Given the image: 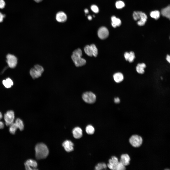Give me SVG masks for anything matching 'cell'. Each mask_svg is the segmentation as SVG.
<instances>
[{
  "instance_id": "6da1fadb",
  "label": "cell",
  "mask_w": 170,
  "mask_h": 170,
  "mask_svg": "<svg viewBox=\"0 0 170 170\" xmlns=\"http://www.w3.org/2000/svg\"><path fill=\"white\" fill-rule=\"evenodd\" d=\"M35 150L36 157L38 160L45 158L48 155L49 153L47 146L42 143L37 144L35 147Z\"/></svg>"
},
{
  "instance_id": "7a4b0ae2",
  "label": "cell",
  "mask_w": 170,
  "mask_h": 170,
  "mask_svg": "<svg viewBox=\"0 0 170 170\" xmlns=\"http://www.w3.org/2000/svg\"><path fill=\"white\" fill-rule=\"evenodd\" d=\"M82 52L79 48L74 51L72 52L71 58L75 65L77 67L82 66L86 63L85 60L81 57Z\"/></svg>"
},
{
  "instance_id": "3957f363",
  "label": "cell",
  "mask_w": 170,
  "mask_h": 170,
  "mask_svg": "<svg viewBox=\"0 0 170 170\" xmlns=\"http://www.w3.org/2000/svg\"><path fill=\"white\" fill-rule=\"evenodd\" d=\"M43 67L41 65L37 64L35 65L30 71V74L32 78L35 79L40 77L44 71Z\"/></svg>"
},
{
  "instance_id": "277c9868",
  "label": "cell",
  "mask_w": 170,
  "mask_h": 170,
  "mask_svg": "<svg viewBox=\"0 0 170 170\" xmlns=\"http://www.w3.org/2000/svg\"><path fill=\"white\" fill-rule=\"evenodd\" d=\"M82 98L85 102L90 104L94 103L96 100L95 94L91 92H86L82 95Z\"/></svg>"
},
{
  "instance_id": "5b68a950",
  "label": "cell",
  "mask_w": 170,
  "mask_h": 170,
  "mask_svg": "<svg viewBox=\"0 0 170 170\" xmlns=\"http://www.w3.org/2000/svg\"><path fill=\"white\" fill-rule=\"evenodd\" d=\"M15 117L14 113L12 110H8L4 114V117L6 126H9L14 122Z\"/></svg>"
},
{
  "instance_id": "8992f818",
  "label": "cell",
  "mask_w": 170,
  "mask_h": 170,
  "mask_svg": "<svg viewBox=\"0 0 170 170\" xmlns=\"http://www.w3.org/2000/svg\"><path fill=\"white\" fill-rule=\"evenodd\" d=\"M142 137L136 135H132L129 139V141L131 144L135 147L140 146L142 144Z\"/></svg>"
},
{
  "instance_id": "52a82bcc",
  "label": "cell",
  "mask_w": 170,
  "mask_h": 170,
  "mask_svg": "<svg viewBox=\"0 0 170 170\" xmlns=\"http://www.w3.org/2000/svg\"><path fill=\"white\" fill-rule=\"evenodd\" d=\"M7 62L8 66L11 68H13L16 66L17 63V59L14 55L10 54L6 56Z\"/></svg>"
},
{
  "instance_id": "ba28073f",
  "label": "cell",
  "mask_w": 170,
  "mask_h": 170,
  "mask_svg": "<svg viewBox=\"0 0 170 170\" xmlns=\"http://www.w3.org/2000/svg\"><path fill=\"white\" fill-rule=\"evenodd\" d=\"M25 169L27 170H37V164L35 160L31 159L27 160L24 164Z\"/></svg>"
},
{
  "instance_id": "9c48e42d",
  "label": "cell",
  "mask_w": 170,
  "mask_h": 170,
  "mask_svg": "<svg viewBox=\"0 0 170 170\" xmlns=\"http://www.w3.org/2000/svg\"><path fill=\"white\" fill-rule=\"evenodd\" d=\"M98 37L101 39H104L108 36L109 32L107 29L105 27H102L98 30Z\"/></svg>"
},
{
  "instance_id": "30bf717a",
  "label": "cell",
  "mask_w": 170,
  "mask_h": 170,
  "mask_svg": "<svg viewBox=\"0 0 170 170\" xmlns=\"http://www.w3.org/2000/svg\"><path fill=\"white\" fill-rule=\"evenodd\" d=\"M118 159L116 157L113 156L109 160V163L107 164L108 167L110 169L116 170L118 164L119 162Z\"/></svg>"
},
{
  "instance_id": "8fae6325",
  "label": "cell",
  "mask_w": 170,
  "mask_h": 170,
  "mask_svg": "<svg viewBox=\"0 0 170 170\" xmlns=\"http://www.w3.org/2000/svg\"><path fill=\"white\" fill-rule=\"evenodd\" d=\"M56 19L58 22L63 23L66 21L67 19V17L64 12L60 11L57 13L56 16Z\"/></svg>"
},
{
  "instance_id": "7c38bea8",
  "label": "cell",
  "mask_w": 170,
  "mask_h": 170,
  "mask_svg": "<svg viewBox=\"0 0 170 170\" xmlns=\"http://www.w3.org/2000/svg\"><path fill=\"white\" fill-rule=\"evenodd\" d=\"M62 146L66 151L70 152L74 149L73 143L70 140H66L63 143Z\"/></svg>"
},
{
  "instance_id": "4fadbf2b",
  "label": "cell",
  "mask_w": 170,
  "mask_h": 170,
  "mask_svg": "<svg viewBox=\"0 0 170 170\" xmlns=\"http://www.w3.org/2000/svg\"><path fill=\"white\" fill-rule=\"evenodd\" d=\"M72 133L74 137L76 139L81 138L83 134L82 130L79 127L74 128L72 130Z\"/></svg>"
},
{
  "instance_id": "5bb4252c",
  "label": "cell",
  "mask_w": 170,
  "mask_h": 170,
  "mask_svg": "<svg viewBox=\"0 0 170 170\" xmlns=\"http://www.w3.org/2000/svg\"><path fill=\"white\" fill-rule=\"evenodd\" d=\"M130 159V157L128 154H123L121 156L120 162L124 166H126L129 164Z\"/></svg>"
},
{
  "instance_id": "9a60e30c",
  "label": "cell",
  "mask_w": 170,
  "mask_h": 170,
  "mask_svg": "<svg viewBox=\"0 0 170 170\" xmlns=\"http://www.w3.org/2000/svg\"><path fill=\"white\" fill-rule=\"evenodd\" d=\"M113 77L115 81L117 83H119L122 81L124 79L123 74L121 72H118L115 73L113 76Z\"/></svg>"
},
{
  "instance_id": "2e32d148",
  "label": "cell",
  "mask_w": 170,
  "mask_h": 170,
  "mask_svg": "<svg viewBox=\"0 0 170 170\" xmlns=\"http://www.w3.org/2000/svg\"><path fill=\"white\" fill-rule=\"evenodd\" d=\"M112 21L111 25L114 28H116L117 26H120L121 23V20L119 19L116 18L115 16H113L111 17Z\"/></svg>"
},
{
  "instance_id": "e0dca14e",
  "label": "cell",
  "mask_w": 170,
  "mask_h": 170,
  "mask_svg": "<svg viewBox=\"0 0 170 170\" xmlns=\"http://www.w3.org/2000/svg\"><path fill=\"white\" fill-rule=\"evenodd\" d=\"M161 13L163 16L169 19L170 17V5L162 9L161 10Z\"/></svg>"
},
{
  "instance_id": "ac0fdd59",
  "label": "cell",
  "mask_w": 170,
  "mask_h": 170,
  "mask_svg": "<svg viewBox=\"0 0 170 170\" xmlns=\"http://www.w3.org/2000/svg\"><path fill=\"white\" fill-rule=\"evenodd\" d=\"M146 67V65L144 63L138 64L136 67V71L139 74H143L144 72V69Z\"/></svg>"
},
{
  "instance_id": "d6986e66",
  "label": "cell",
  "mask_w": 170,
  "mask_h": 170,
  "mask_svg": "<svg viewBox=\"0 0 170 170\" xmlns=\"http://www.w3.org/2000/svg\"><path fill=\"white\" fill-rule=\"evenodd\" d=\"M2 83L4 86L7 88H11L13 84V81L9 78H8L5 80H3Z\"/></svg>"
},
{
  "instance_id": "ffe728a7",
  "label": "cell",
  "mask_w": 170,
  "mask_h": 170,
  "mask_svg": "<svg viewBox=\"0 0 170 170\" xmlns=\"http://www.w3.org/2000/svg\"><path fill=\"white\" fill-rule=\"evenodd\" d=\"M9 126V131L10 133L11 134L13 135L15 134L17 129H18V128L17 124L14 122Z\"/></svg>"
},
{
  "instance_id": "44dd1931",
  "label": "cell",
  "mask_w": 170,
  "mask_h": 170,
  "mask_svg": "<svg viewBox=\"0 0 170 170\" xmlns=\"http://www.w3.org/2000/svg\"><path fill=\"white\" fill-rule=\"evenodd\" d=\"M18 126V129L20 131L23 130L24 128V125L23 121L19 118L16 119L14 122Z\"/></svg>"
},
{
  "instance_id": "7402d4cb",
  "label": "cell",
  "mask_w": 170,
  "mask_h": 170,
  "mask_svg": "<svg viewBox=\"0 0 170 170\" xmlns=\"http://www.w3.org/2000/svg\"><path fill=\"white\" fill-rule=\"evenodd\" d=\"M143 13L141 11H134L133 13V17L135 21L140 20L142 18Z\"/></svg>"
},
{
  "instance_id": "603a6c76",
  "label": "cell",
  "mask_w": 170,
  "mask_h": 170,
  "mask_svg": "<svg viewBox=\"0 0 170 170\" xmlns=\"http://www.w3.org/2000/svg\"><path fill=\"white\" fill-rule=\"evenodd\" d=\"M84 51L88 56H93L92 51L90 45H86L84 48Z\"/></svg>"
},
{
  "instance_id": "cb8c5ba5",
  "label": "cell",
  "mask_w": 170,
  "mask_h": 170,
  "mask_svg": "<svg viewBox=\"0 0 170 170\" xmlns=\"http://www.w3.org/2000/svg\"><path fill=\"white\" fill-rule=\"evenodd\" d=\"M86 132L89 134H92L95 132V129L94 127L92 125H88L85 128Z\"/></svg>"
},
{
  "instance_id": "d4e9b609",
  "label": "cell",
  "mask_w": 170,
  "mask_h": 170,
  "mask_svg": "<svg viewBox=\"0 0 170 170\" xmlns=\"http://www.w3.org/2000/svg\"><path fill=\"white\" fill-rule=\"evenodd\" d=\"M151 17L155 19H158L160 17V13L157 10H155L151 12L150 13Z\"/></svg>"
},
{
  "instance_id": "484cf974",
  "label": "cell",
  "mask_w": 170,
  "mask_h": 170,
  "mask_svg": "<svg viewBox=\"0 0 170 170\" xmlns=\"http://www.w3.org/2000/svg\"><path fill=\"white\" fill-rule=\"evenodd\" d=\"M107 168L106 164L104 163H99L95 167V170H100L106 169Z\"/></svg>"
},
{
  "instance_id": "4316f807",
  "label": "cell",
  "mask_w": 170,
  "mask_h": 170,
  "mask_svg": "<svg viewBox=\"0 0 170 170\" xmlns=\"http://www.w3.org/2000/svg\"><path fill=\"white\" fill-rule=\"evenodd\" d=\"M91 48L93 56L95 57H96L98 54V50L95 45L94 44H92L90 45Z\"/></svg>"
},
{
  "instance_id": "83f0119b",
  "label": "cell",
  "mask_w": 170,
  "mask_h": 170,
  "mask_svg": "<svg viewBox=\"0 0 170 170\" xmlns=\"http://www.w3.org/2000/svg\"><path fill=\"white\" fill-rule=\"evenodd\" d=\"M135 58V54L134 52L131 51L129 52V55L128 61L130 63L132 62L134 60Z\"/></svg>"
},
{
  "instance_id": "f1b7e54d",
  "label": "cell",
  "mask_w": 170,
  "mask_h": 170,
  "mask_svg": "<svg viewBox=\"0 0 170 170\" xmlns=\"http://www.w3.org/2000/svg\"><path fill=\"white\" fill-rule=\"evenodd\" d=\"M125 5L124 3L120 0L117 1L115 3L116 7L118 9L124 7Z\"/></svg>"
},
{
  "instance_id": "f546056e",
  "label": "cell",
  "mask_w": 170,
  "mask_h": 170,
  "mask_svg": "<svg viewBox=\"0 0 170 170\" xmlns=\"http://www.w3.org/2000/svg\"><path fill=\"white\" fill-rule=\"evenodd\" d=\"M125 167L120 162H119L117 165L116 170H124L125 169Z\"/></svg>"
},
{
  "instance_id": "4dcf8cb0",
  "label": "cell",
  "mask_w": 170,
  "mask_h": 170,
  "mask_svg": "<svg viewBox=\"0 0 170 170\" xmlns=\"http://www.w3.org/2000/svg\"><path fill=\"white\" fill-rule=\"evenodd\" d=\"M91 9L93 12L95 13H97L99 12L98 8L95 5H92L91 7Z\"/></svg>"
},
{
  "instance_id": "1f68e13d",
  "label": "cell",
  "mask_w": 170,
  "mask_h": 170,
  "mask_svg": "<svg viewBox=\"0 0 170 170\" xmlns=\"http://www.w3.org/2000/svg\"><path fill=\"white\" fill-rule=\"evenodd\" d=\"M2 117V115L0 111V129H3L4 127V123L1 120Z\"/></svg>"
},
{
  "instance_id": "d6a6232c",
  "label": "cell",
  "mask_w": 170,
  "mask_h": 170,
  "mask_svg": "<svg viewBox=\"0 0 170 170\" xmlns=\"http://www.w3.org/2000/svg\"><path fill=\"white\" fill-rule=\"evenodd\" d=\"M5 3L4 0H0V8L3 9L5 5Z\"/></svg>"
},
{
  "instance_id": "836d02e7",
  "label": "cell",
  "mask_w": 170,
  "mask_h": 170,
  "mask_svg": "<svg viewBox=\"0 0 170 170\" xmlns=\"http://www.w3.org/2000/svg\"><path fill=\"white\" fill-rule=\"evenodd\" d=\"M5 17V15L4 14H2L0 12V22L3 21V19Z\"/></svg>"
},
{
  "instance_id": "e575fe53",
  "label": "cell",
  "mask_w": 170,
  "mask_h": 170,
  "mask_svg": "<svg viewBox=\"0 0 170 170\" xmlns=\"http://www.w3.org/2000/svg\"><path fill=\"white\" fill-rule=\"evenodd\" d=\"M129 55V52H126L124 54V56L125 60L126 61H128Z\"/></svg>"
},
{
  "instance_id": "d590c367",
  "label": "cell",
  "mask_w": 170,
  "mask_h": 170,
  "mask_svg": "<svg viewBox=\"0 0 170 170\" xmlns=\"http://www.w3.org/2000/svg\"><path fill=\"white\" fill-rule=\"evenodd\" d=\"M120 100L118 97L115 98L114 99V102L116 103H118L120 102Z\"/></svg>"
},
{
  "instance_id": "8d00e7d4",
  "label": "cell",
  "mask_w": 170,
  "mask_h": 170,
  "mask_svg": "<svg viewBox=\"0 0 170 170\" xmlns=\"http://www.w3.org/2000/svg\"><path fill=\"white\" fill-rule=\"evenodd\" d=\"M166 60L169 63H170V56L169 55H167L166 57Z\"/></svg>"
},
{
  "instance_id": "74e56055",
  "label": "cell",
  "mask_w": 170,
  "mask_h": 170,
  "mask_svg": "<svg viewBox=\"0 0 170 170\" xmlns=\"http://www.w3.org/2000/svg\"><path fill=\"white\" fill-rule=\"evenodd\" d=\"M88 18L89 20H92V17L91 16L89 15L88 16Z\"/></svg>"
},
{
  "instance_id": "f35d334b",
  "label": "cell",
  "mask_w": 170,
  "mask_h": 170,
  "mask_svg": "<svg viewBox=\"0 0 170 170\" xmlns=\"http://www.w3.org/2000/svg\"><path fill=\"white\" fill-rule=\"evenodd\" d=\"M35 2L37 3H39L41 2L43 0H34Z\"/></svg>"
},
{
  "instance_id": "ab89813d",
  "label": "cell",
  "mask_w": 170,
  "mask_h": 170,
  "mask_svg": "<svg viewBox=\"0 0 170 170\" xmlns=\"http://www.w3.org/2000/svg\"><path fill=\"white\" fill-rule=\"evenodd\" d=\"M84 11L85 13H87L89 12V11L87 9H85Z\"/></svg>"
}]
</instances>
